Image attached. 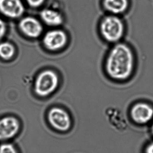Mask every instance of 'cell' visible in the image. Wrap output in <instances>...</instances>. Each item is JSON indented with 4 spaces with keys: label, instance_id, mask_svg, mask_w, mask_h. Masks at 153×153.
<instances>
[{
    "label": "cell",
    "instance_id": "5bb4252c",
    "mask_svg": "<svg viewBox=\"0 0 153 153\" xmlns=\"http://www.w3.org/2000/svg\"><path fill=\"white\" fill-rule=\"evenodd\" d=\"M30 7H38L43 4L45 0H26Z\"/></svg>",
    "mask_w": 153,
    "mask_h": 153
},
{
    "label": "cell",
    "instance_id": "52a82bcc",
    "mask_svg": "<svg viewBox=\"0 0 153 153\" xmlns=\"http://www.w3.org/2000/svg\"><path fill=\"white\" fill-rule=\"evenodd\" d=\"M21 32L30 38H37L43 32V26L38 20L32 17H26L19 23Z\"/></svg>",
    "mask_w": 153,
    "mask_h": 153
},
{
    "label": "cell",
    "instance_id": "7a4b0ae2",
    "mask_svg": "<svg viewBox=\"0 0 153 153\" xmlns=\"http://www.w3.org/2000/svg\"><path fill=\"white\" fill-rule=\"evenodd\" d=\"M100 30L105 41L115 44L119 43L123 37L125 26L118 15L110 14L105 16L100 22Z\"/></svg>",
    "mask_w": 153,
    "mask_h": 153
},
{
    "label": "cell",
    "instance_id": "7c38bea8",
    "mask_svg": "<svg viewBox=\"0 0 153 153\" xmlns=\"http://www.w3.org/2000/svg\"><path fill=\"white\" fill-rule=\"evenodd\" d=\"M15 49L12 44L8 42L0 43V57L5 60H9L15 54Z\"/></svg>",
    "mask_w": 153,
    "mask_h": 153
},
{
    "label": "cell",
    "instance_id": "3957f363",
    "mask_svg": "<svg viewBox=\"0 0 153 153\" xmlns=\"http://www.w3.org/2000/svg\"><path fill=\"white\" fill-rule=\"evenodd\" d=\"M59 82L57 74L53 70L43 71L38 74L34 85L35 92L38 96L45 97L55 91Z\"/></svg>",
    "mask_w": 153,
    "mask_h": 153
},
{
    "label": "cell",
    "instance_id": "ba28073f",
    "mask_svg": "<svg viewBox=\"0 0 153 153\" xmlns=\"http://www.w3.org/2000/svg\"><path fill=\"white\" fill-rule=\"evenodd\" d=\"M20 125L14 117H5L0 120V140L12 138L19 132Z\"/></svg>",
    "mask_w": 153,
    "mask_h": 153
},
{
    "label": "cell",
    "instance_id": "e0dca14e",
    "mask_svg": "<svg viewBox=\"0 0 153 153\" xmlns=\"http://www.w3.org/2000/svg\"><path fill=\"white\" fill-rule=\"evenodd\" d=\"M152 132L153 134V125H152Z\"/></svg>",
    "mask_w": 153,
    "mask_h": 153
},
{
    "label": "cell",
    "instance_id": "30bf717a",
    "mask_svg": "<svg viewBox=\"0 0 153 153\" xmlns=\"http://www.w3.org/2000/svg\"><path fill=\"white\" fill-rule=\"evenodd\" d=\"M103 5L110 14L119 15L127 11L129 2L128 0H103Z\"/></svg>",
    "mask_w": 153,
    "mask_h": 153
},
{
    "label": "cell",
    "instance_id": "8fae6325",
    "mask_svg": "<svg viewBox=\"0 0 153 153\" xmlns=\"http://www.w3.org/2000/svg\"><path fill=\"white\" fill-rule=\"evenodd\" d=\"M41 17L43 21L48 25L57 26L63 22V17L58 11L50 9L43 10L41 12Z\"/></svg>",
    "mask_w": 153,
    "mask_h": 153
},
{
    "label": "cell",
    "instance_id": "6da1fadb",
    "mask_svg": "<svg viewBox=\"0 0 153 153\" xmlns=\"http://www.w3.org/2000/svg\"><path fill=\"white\" fill-rule=\"evenodd\" d=\"M135 67V57L132 49L126 44H115L105 61V70L109 76L117 80L128 79Z\"/></svg>",
    "mask_w": 153,
    "mask_h": 153
},
{
    "label": "cell",
    "instance_id": "9a60e30c",
    "mask_svg": "<svg viewBox=\"0 0 153 153\" xmlns=\"http://www.w3.org/2000/svg\"><path fill=\"white\" fill-rule=\"evenodd\" d=\"M7 32V26L4 22L0 19V41L3 38Z\"/></svg>",
    "mask_w": 153,
    "mask_h": 153
},
{
    "label": "cell",
    "instance_id": "2e32d148",
    "mask_svg": "<svg viewBox=\"0 0 153 153\" xmlns=\"http://www.w3.org/2000/svg\"><path fill=\"white\" fill-rule=\"evenodd\" d=\"M146 153H153V142L149 145L146 149Z\"/></svg>",
    "mask_w": 153,
    "mask_h": 153
},
{
    "label": "cell",
    "instance_id": "8992f818",
    "mask_svg": "<svg viewBox=\"0 0 153 153\" xmlns=\"http://www.w3.org/2000/svg\"><path fill=\"white\" fill-rule=\"evenodd\" d=\"M0 12L7 17L16 19L24 12V6L21 0H0Z\"/></svg>",
    "mask_w": 153,
    "mask_h": 153
},
{
    "label": "cell",
    "instance_id": "5b68a950",
    "mask_svg": "<svg viewBox=\"0 0 153 153\" xmlns=\"http://www.w3.org/2000/svg\"><path fill=\"white\" fill-rule=\"evenodd\" d=\"M43 41L47 49L55 51L65 46L67 41V37L66 33L62 30H51L45 34Z\"/></svg>",
    "mask_w": 153,
    "mask_h": 153
},
{
    "label": "cell",
    "instance_id": "9c48e42d",
    "mask_svg": "<svg viewBox=\"0 0 153 153\" xmlns=\"http://www.w3.org/2000/svg\"><path fill=\"white\" fill-rule=\"evenodd\" d=\"M131 116L134 121L137 123H147L153 118V108L148 104L138 103L133 107Z\"/></svg>",
    "mask_w": 153,
    "mask_h": 153
},
{
    "label": "cell",
    "instance_id": "4fadbf2b",
    "mask_svg": "<svg viewBox=\"0 0 153 153\" xmlns=\"http://www.w3.org/2000/svg\"><path fill=\"white\" fill-rule=\"evenodd\" d=\"M0 153H18L13 145L3 144L0 146Z\"/></svg>",
    "mask_w": 153,
    "mask_h": 153
},
{
    "label": "cell",
    "instance_id": "277c9868",
    "mask_svg": "<svg viewBox=\"0 0 153 153\" xmlns=\"http://www.w3.org/2000/svg\"><path fill=\"white\" fill-rule=\"evenodd\" d=\"M49 123L56 130L66 131L71 126V120L68 113L62 108H53L48 114Z\"/></svg>",
    "mask_w": 153,
    "mask_h": 153
}]
</instances>
